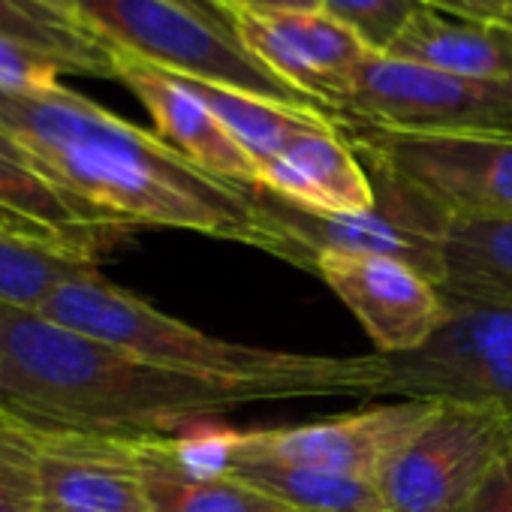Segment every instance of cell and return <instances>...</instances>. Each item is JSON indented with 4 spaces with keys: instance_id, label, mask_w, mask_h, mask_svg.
<instances>
[{
    "instance_id": "obj_1",
    "label": "cell",
    "mask_w": 512,
    "mask_h": 512,
    "mask_svg": "<svg viewBox=\"0 0 512 512\" xmlns=\"http://www.w3.org/2000/svg\"><path fill=\"white\" fill-rule=\"evenodd\" d=\"M0 139L118 226L199 232L308 269L302 250L260 211L250 187L208 175L157 133L64 85L0 91Z\"/></svg>"
},
{
    "instance_id": "obj_2",
    "label": "cell",
    "mask_w": 512,
    "mask_h": 512,
    "mask_svg": "<svg viewBox=\"0 0 512 512\" xmlns=\"http://www.w3.org/2000/svg\"><path fill=\"white\" fill-rule=\"evenodd\" d=\"M278 398L287 395L160 368L37 311L0 305V410L31 428L118 440L178 437L220 425L241 404Z\"/></svg>"
},
{
    "instance_id": "obj_3",
    "label": "cell",
    "mask_w": 512,
    "mask_h": 512,
    "mask_svg": "<svg viewBox=\"0 0 512 512\" xmlns=\"http://www.w3.org/2000/svg\"><path fill=\"white\" fill-rule=\"evenodd\" d=\"M434 407L437 401L428 398H401L395 404L284 428L229 431L220 425H205L169 437V446L196 470H223L238 461H272L380 482L389 461L410 443Z\"/></svg>"
},
{
    "instance_id": "obj_4",
    "label": "cell",
    "mask_w": 512,
    "mask_h": 512,
    "mask_svg": "<svg viewBox=\"0 0 512 512\" xmlns=\"http://www.w3.org/2000/svg\"><path fill=\"white\" fill-rule=\"evenodd\" d=\"M70 4L109 46L166 73L235 88L290 109L329 115L323 106L278 79L263 61H256L235 31L190 13L175 0H70Z\"/></svg>"
},
{
    "instance_id": "obj_5",
    "label": "cell",
    "mask_w": 512,
    "mask_h": 512,
    "mask_svg": "<svg viewBox=\"0 0 512 512\" xmlns=\"http://www.w3.org/2000/svg\"><path fill=\"white\" fill-rule=\"evenodd\" d=\"M341 130L512 145V85L368 55L338 109Z\"/></svg>"
},
{
    "instance_id": "obj_6",
    "label": "cell",
    "mask_w": 512,
    "mask_h": 512,
    "mask_svg": "<svg viewBox=\"0 0 512 512\" xmlns=\"http://www.w3.org/2000/svg\"><path fill=\"white\" fill-rule=\"evenodd\" d=\"M377 190V202L368 211L338 214L308 208L287 196H278L266 187H250L260 211L293 238L302 250L308 272H314L317 253H374L392 256L440 287L443 278V238L449 226V214L434 202L410 190L407 184L368 172Z\"/></svg>"
},
{
    "instance_id": "obj_7",
    "label": "cell",
    "mask_w": 512,
    "mask_h": 512,
    "mask_svg": "<svg viewBox=\"0 0 512 512\" xmlns=\"http://www.w3.org/2000/svg\"><path fill=\"white\" fill-rule=\"evenodd\" d=\"M512 446V419L494 407L437 401L380 476L386 512H470Z\"/></svg>"
},
{
    "instance_id": "obj_8",
    "label": "cell",
    "mask_w": 512,
    "mask_h": 512,
    "mask_svg": "<svg viewBox=\"0 0 512 512\" xmlns=\"http://www.w3.org/2000/svg\"><path fill=\"white\" fill-rule=\"evenodd\" d=\"M446 296V320L416 353L386 356V395L494 407L512 419V302Z\"/></svg>"
},
{
    "instance_id": "obj_9",
    "label": "cell",
    "mask_w": 512,
    "mask_h": 512,
    "mask_svg": "<svg viewBox=\"0 0 512 512\" xmlns=\"http://www.w3.org/2000/svg\"><path fill=\"white\" fill-rule=\"evenodd\" d=\"M368 172L389 175L449 217L512 220V145L341 130Z\"/></svg>"
},
{
    "instance_id": "obj_10",
    "label": "cell",
    "mask_w": 512,
    "mask_h": 512,
    "mask_svg": "<svg viewBox=\"0 0 512 512\" xmlns=\"http://www.w3.org/2000/svg\"><path fill=\"white\" fill-rule=\"evenodd\" d=\"M314 275L347 305L380 356L422 350L446 320L443 290L413 266L374 253H317Z\"/></svg>"
},
{
    "instance_id": "obj_11",
    "label": "cell",
    "mask_w": 512,
    "mask_h": 512,
    "mask_svg": "<svg viewBox=\"0 0 512 512\" xmlns=\"http://www.w3.org/2000/svg\"><path fill=\"white\" fill-rule=\"evenodd\" d=\"M232 31L256 61L323 106L335 121L362 61L371 55L353 31L326 13L235 16Z\"/></svg>"
},
{
    "instance_id": "obj_12",
    "label": "cell",
    "mask_w": 512,
    "mask_h": 512,
    "mask_svg": "<svg viewBox=\"0 0 512 512\" xmlns=\"http://www.w3.org/2000/svg\"><path fill=\"white\" fill-rule=\"evenodd\" d=\"M115 73V79L145 106L154 133L166 145L214 178L238 187H260V166L250 151L175 76L124 49H115Z\"/></svg>"
},
{
    "instance_id": "obj_13",
    "label": "cell",
    "mask_w": 512,
    "mask_h": 512,
    "mask_svg": "<svg viewBox=\"0 0 512 512\" xmlns=\"http://www.w3.org/2000/svg\"><path fill=\"white\" fill-rule=\"evenodd\" d=\"M40 512H151L124 440L34 428Z\"/></svg>"
},
{
    "instance_id": "obj_14",
    "label": "cell",
    "mask_w": 512,
    "mask_h": 512,
    "mask_svg": "<svg viewBox=\"0 0 512 512\" xmlns=\"http://www.w3.org/2000/svg\"><path fill=\"white\" fill-rule=\"evenodd\" d=\"M260 187L338 214L368 211L377 202L365 163L335 124L299 133L278 160L260 169Z\"/></svg>"
},
{
    "instance_id": "obj_15",
    "label": "cell",
    "mask_w": 512,
    "mask_h": 512,
    "mask_svg": "<svg viewBox=\"0 0 512 512\" xmlns=\"http://www.w3.org/2000/svg\"><path fill=\"white\" fill-rule=\"evenodd\" d=\"M0 208L37 223L94 263H100L103 250L127 232V226H118L103 211L64 190L4 139H0Z\"/></svg>"
},
{
    "instance_id": "obj_16",
    "label": "cell",
    "mask_w": 512,
    "mask_h": 512,
    "mask_svg": "<svg viewBox=\"0 0 512 512\" xmlns=\"http://www.w3.org/2000/svg\"><path fill=\"white\" fill-rule=\"evenodd\" d=\"M136 467L151 512H290L275 497L263 494L223 470H196L184 464L169 437L124 440Z\"/></svg>"
},
{
    "instance_id": "obj_17",
    "label": "cell",
    "mask_w": 512,
    "mask_h": 512,
    "mask_svg": "<svg viewBox=\"0 0 512 512\" xmlns=\"http://www.w3.org/2000/svg\"><path fill=\"white\" fill-rule=\"evenodd\" d=\"M386 55L467 79L512 85V28L494 22H452L425 7L407 22Z\"/></svg>"
},
{
    "instance_id": "obj_18",
    "label": "cell",
    "mask_w": 512,
    "mask_h": 512,
    "mask_svg": "<svg viewBox=\"0 0 512 512\" xmlns=\"http://www.w3.org/2000/svg\"><path fill=\"white\" fill-rule=\"evenodd\" d=\"M223 473L260 488L290 512H386L377 479L272 461H238Z\"/></svg>"
},
{
    "instance_id": "obj_19",
    "label": "cell",
    "mask_w": 512,
    "mask_h": 512,
    "mask_svg": "<svg viewBox=\"0 0 512 512\" xmlns=\"http://www.w3.org/2000/svg\"><path fill=\"white\" fill-rule=\"evenodd\" d=\"M440 290L464 299L512 302V220L449 217Z\"/></svg>"
},
{
    "instance_id": "obj_20",
    "label": "cell",
    "mask_w": 512,
    "mask_h": 512,
    "mask_svg": "<svg viewBox=\"0 0 512 512\" xmlns=\"http://www.w3.org/2000/svg\"><path fill=\"white\" fill-rule=\"evenodd\" d=\"M169 76H175V73H169ZM175 79L220 118V124L250 151V157L256 160L260 169L266 163L278 160L284 154V148L299 133L314 130V127H329V124L338 127V121L323 112L290 109L281 103H269L260 97L241 94L235 88L202 82V79H187V76H175Z\"/></svg>"
},
{
    "instance_id": "obj_21",
    "label": "cell",
    "mask_w": 512,
    "mask_h": 512,
    "mask_svg": "<svg viewBox=\"0 0 512 512\" xmlns=\"http://www.w3.org/2000/svg\"><path fill=\"white\" fill-rule=\"evenodd\" d=\"M0 34L55 55L70 76L115 79V49L43 0H0Z\"/></svg>"
},
{
    "instance_id": "obj_22",
    "label": "cell",
    "mask_w": 512,
    "mask_h": 512,
    "mask_svg": "<svg viewBox=\"0 0 512 512\" xmlns=\"http://www.w3.org/2000/svg\"><path fill=\"white\" fill-rule=\"evenodd\" d=\"M85 266H97L79 253L0 232V305L40 311L52 290Z\"/></svg>"
},
{
    "instance_id": "obj_23",
    "label": "cell",
    "mask_w": 512,
    "mask_h": 512,
    "mask_svg": "<svg viewBox=\"0 0 512 512\" xmlns=\"http://www.w3.org/2000/svg\"><path fill=\"white\" fill-rule=\"evenodd\" d=\"M0 512H40V473L34 428L0 419Z\"/></svg>"
},
{
    "instance_id": "obj_24",
    "label": "cell",
    "mask_w": 512,
    "mask_h": 512,
    "mask_svg": "<svg viewBox=\"0 0 512 512\" xmlns=\"http://www.w3.org/2000/svg\"><path fill=\"white\" fill-rule=\"evenodd\" d=\"M320 7L374 55H386L407 22L425 10L422 0H320Z\"/></svg>"
},
{
    "instance_id": "obj_25",
    "label": "cell",
    "mask_w": 512,
    "mask_h": 512,
    "mask_svg": "<svg viewBox=\"0 0 512 512\" xmlns=\"http://www.w3.org/2000/svg\"><path fill=\"white\" fill-rule=\"evenodd\" d=\"M70 70L49 52L0 34V91H49Z\"/></svg>"
},
{
    "instance_id": "obj_26",
    "label": "cell",
    "mask_w": 512,
    "mask_h": 512,
    "mask_svg": "<svg viewBox=\"0 0 512 512\" xmlns=\"http://www.w3.org/2000/svg\"><path fill=\"white\" fill-rule=\"evenodd\" d=\"M232 22L235 16H278V13H323L320 0H211Z\"/></svg>"
},
{
    "instance_id": "obj_27",
    "label": "cell",
    "mask_w": 512,
    "mask_h": 512,
    "mask_svg": "<svg viewBox=\"0 0 512 512\" xmlns=\"http://www.w3.org/2000/svg\"><path fill=\"white\" fill-rule=\"evenodd\" d=\"M470 512H512V446L488 476Z\"/></svg>"
},
{
    "instance_id": "obj_28",
    "label": "cell",
    "mask_w": 512,
    "mask_h": 512,
    "mask_svg": "<svg viewBox=\"0 0 512 512\" xmlns=\"http://www.w3.org/2000/svg\"><path fill=\"white\" fill-rule=\"evenodd\" d=\"M0 232L16 235V238H28V241H40V244H52V247L70 250V253H79V250H73L70 244H64L61 238H55L52 232L40 229L37 223H31V220L13 214V211H7V208H0ZM79 256H82V253H79ZM85 260H88V256H85Z\"/></svg>"
},
{
    "instance_id": "obj_29",
    "label": "cell",
    "mask_w": 512,
    "mask_h": 512,
    "mask_svg": "<svg viewBox=\"0 0 512 512\" xmlns=\"http://www.w3.org/2000/svg\"><path fill=\"white\" fill-rule=\"evenodd\" d=\"M476 10L479 22H494L512 28V0H467Z\"/></svg>"
},
{
    "instance_id": "obj_30",
    "label": "cell",
    "mask_w": 512,
    "mask_h": 512,
    "mask_svg": "<svg viewBox=\"0 0 512 512\" xmlns=\"http://www.w3.org/2000/svg\"><path fill=\"white\" fill-rule=\"evenodd\" d=\"M425 7L443 13V16H455V19H467V22H479L476 10L467 4V0H422Z\"/></svg>"
},
{
    "instance_id": "obj_31",
    "label": "cell",
    "mask_w": 512,
    "mask_h": 512,
    "mask_svg": "<svg viewBox=\"0 0 512 512\" xmlns=\"http://www.w3.org/2000/svg\"><path fill=\"white\" fill-rule=\"evenodd\" d=\"M175 4H181V7H187L190 13H196V16H202V19H208V22H214V25L232 31V22L211 4V0H175Z\"/></svg>"
},
{
    "instance_id": "obj_32",
    "label": "cell",
    "mask_w": 512,
    "mask_h": 512,
    "mask_svg": "<svg viewBox=\"0 0 512 512\" xmlns=\"http://www.w3.org/2000/svg\"><path fill=\"white\" fill-rule=\"evenodd\" d=\"M43 4H49L52 10H58V13H64V16L76 19V22H82V19L76 16V10H73V4H70V0H43ZM82 25H85V22H82Z\"/></svg>"
},
{
    "instance_id": "obj_33",
    "label": "cell",
    "mask_w": 512,
    "mask_h": 512,
    "mask_svg": "<svg viewBox=\"0 0 512 512\" xmlns=\"http://www.w3.org/2000/svg\"><path fill=\"white\" fill-rule=\"evenodd\" d=\"M4 416H7V413H4V410H0V419H4Z\"/></svg>"
}]
</instances>
